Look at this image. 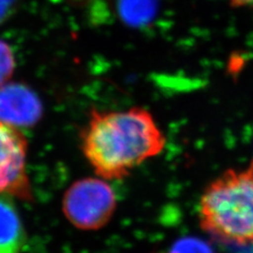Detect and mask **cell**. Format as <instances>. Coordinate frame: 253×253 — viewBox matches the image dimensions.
Wrapping results in <instances>:
<instances>
[{"label":"cell","mask_w":253,"mask_h":253,"mask_svg":"<svg viewBox=\"0 0 253 253\" xmlns=\"http://www.w3.org/2000/svg\"><path fill=\"white\" fill-rule=\"evenodd\" d=\"M166 138L152 114L142 108L93 111L83 135V150L97 175L123 179L165 148Z\"/></svg>","instance_id":"obj_1"},{"label":"cell","mask_w":253,"mask_h":253,"mask_svg":"<svg viewBox=\"0 0 253 253\" xmlns=\"http://www.w3.org/2000/svg\"><path fill=\"white\" fill-rule=\"evenodd\" d=\"M200 221L215 239L253 246V162L211 181L200 201Z\"/></svg>","instance_id":"obj_2"},{"label":"cell","mask_w":253,"mask_h":253,"mask_svg":"<svg viewBox=\"0 0 253 253\" xmlns=\"http://www.w3.org/2000/svg\"><path fill=\"white\" fill-rule=\"evenodd\" d=\"M114 190L104 178L86 177L75 181L63 195L62 211L75 228L94 231L105 227L116 210Z\"/></svg>","instance_id":"obj_3"},{"label":"cell","mask_w":253,"mask_h":253,"mask_svg":"<svg viewBox=\"0 0 253 253\" xmlns=\"http://www.w3.org/2000/svg\"><path fill=\"white\" fill-rule=\"evenodd\" d=\"M27 156L28 140L20 129L0 121V195L32 200Z\"/></svg>","instance_id":"obj_4"},{"label":"cell","mask_w":253,"mask_h":253,"mask_svg":"<svg viewBox=\"0 0 253 253\" xmlns=\"http://www.w3.org/2000/svg\"><path fill=\"white\" fill-rule=\"evenodd\" d=\"M42 115V104L37 94L21 84L0 86V121L15 128H31Z\"/></svg>","instance_id":"obj_5"},{"label":"cell","mask_w":253,"mask_h":253,"mask_svg":"<svg viewBox=\"0 0 253 253\" xmlns=\"http://www.w3.org/2000/svg\"><path fill=\"white\" fill-rule=\"evenodd\" d=\"M25 242V228L12 197L0 195V253H20Z\"/></svg>","instance_id":"obj_6"},{"label":"cell","mask_w":253,"mask_h":253,"mask_svg":"<svg viewBox=\"0 0 253 253\" xmlns=\"http://www.w3.org/2000/svg\"><path fill=\"white\" fill-rule=\"evenodd\" d=\"M120 10L126 22L134 26H140L152 18L155 11V1L154 0H121Z\"/></svg>","instance_id":"obj_7"},{"label":"cell","mask_w":253,"mask_h":253,"mask_svg":"<svg viewBox=\"0 0 253 253\" xmlns=\"http://www.w3.org/2000/svg\"><path fill=\"white\" fill-rule=\"evenodd\" d=\"M164 253H215L208 243L192 236L181 237Z\"/></svg>","instance_id":"obj_8"},{"label":"cell","mask_w":253,"mask_h":253,"mask_svg":"<svg viewBox=\"0 0 253 253\" xmlns=\"http://www.w3.org/2000/svg\"><path fill=\"white\" fill-rule=\"evenodd\" d=\"M15 58L10 45L0 41V86L7 83L15 70Z\"/></svg>","instance_id":"obj_9"},{"label":"cell","mask_w":253,"mask_h":253,"mask_svg":"<svg viewBox=\"0 0 253 253\" xmlns=\"http://www.w3.org/2000/svg\"><path fill=\"white\" fill-rule=\"evenodd\" d=\"M16 0H0V25L11 15Z\"/></svg>","instance_id":"obj_10"},{"label":"cell","mask_w":253,"mask_h":253,"mask_svg":"<svg viewBox=\"0 0 253 253\" xmlns=\"http://www.w3.org/2000/svg\"><path fill=\"white\" fill-rule=\"evenodd\" d=\"M230 2L233 6H244V5L252 4L253 0H230Z\"/></svg>","instance_id":"obj_11"}]
</instances>
